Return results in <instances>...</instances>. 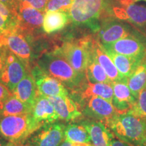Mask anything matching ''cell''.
Wrapping results in <instances>:
<instances>
[{
    "instance_id": "34",
    "label": "cell",
    "mask_w": 146,
    "mask_h": 146,
    "mask_svg": "<svg viewBox=\"0 0 146 146\" xmlns=\"http://www.w3.org/2000/svg\"><path fill=\"white\" fill-rule=\"evenodd\" d=\"M0 1L6 5L12 12L17 13V10L20 3V0H0Z\"/></svg>"
},
{
    "instance_id": "44",
    "label": "cell",
    "mask_w": 146,
    "mask_h": 146,
    "mask_svg": "<svg viewBox=\"0 0 146 146\" xmlns=\"http://www.w3.org/2000/svg\"><path fill=\"white\" fill-rule=\"evenodd\" d=\"M0 35H1V34H0Z\"/></svg>"
},
{
    "instance_id": "28",
    "label": "cell",
    "mask_w": 146,
    "mask_h": 146,
    "mask_svg": "<svg viewBox=\"0 0 146 146\" xmlns=\"http://www.w3.org/2000/svg\"><path fill=\"white\" fill-rule=\"evenodd\" d=\"M17 13L0 1V34L18 27Z\"/></svg>"
},
{
    "instance_id": "41",
    "label": "cell",
    "mask_w": 146,
    "mask_h": 146,
    "mask_svg": "<svg viewBox=\"0 0 146 146\" xmlns=\"http://www.w3.org/2000/svg\"><path fill=\"white\" fill-rule=\"evenodd\" d=\"M145 145H146V134H145Z\"/></svg>"
},
{
    "instance_id": "14",
    "label": "cell",
    "mask_w": 146,
    "mask_h": 146,
    "mask_svg": "<svg viewBox=\"0 0 146 146\" xmlns=\"http://www.w3.org/2000/svg\"><path fill=\"white\" fill-rule=\"evenodd\" d=\"M44 14V12L20 2L17 10L18 27L27 35L33 36L43 29Z\"/></svg>"
},
{
    "instance_id": "20",
    "label": "cell",
    "mask_w": 146,
    "mask_h": 146,
    "mask_svg": "<svg viewBox=\"0 0 146 146\" xmlns=\"http://www.w3.org/2000/svg\"><path fill=\"white\" fill-rule=\"evenodd\" d=\"M81 120L88 130L93 146H110L114 135L104 124L85 117Z\"/></svg>"
},
{
    "instance_id": "6",
    "label": "cell",
    "mask_w": 146,
    "mask_h": 146,
    "mask_svg": "<svg viewBox=\"0 0 146 146\" xmlns=\"http://www.w3.org/2000/svg\"><path fill=\"white\" fill-rule=\"evenodd\" d=\"M32 38L17 27L0 35V45L15 54L31 70L34 65L33 54L31 45Z\"/></svg>"
},
{
    "instance_id": "40",
    "label": "cell",
    "mask_w": 146,
    "mask_h": 146,
    "mask_svg": "<svg viewBox=\"0 0 146 146\" xmlns=\"http://www.w3.org/2000/svg\"><path fill=\"white\" fill-rule=\"evenodd\" d=\"M23 146H36V145H31V144H23Z\"/></svg>"
},
{
    "instance_id": "36",
    "label": "cell",
    "mask_w": 146,
    "mask_h": 146,
    "mask_svg": "<svg viewBox=\"0 0 146 146\" xmlns=\"http://www.w3.org/2000/svg\"><path fill=\"white\" fill-rule=\"evenodd\" d=\"M110 146H133L130 145V144L126 143V142H124L120 139H116L114 138L112 140V142H111Z\"/></svg>"
},
{
    "instance_id": "31",
    "label": "cell",
    "mask_w": 146,
    "mask_h": 146,
    "mask_svg": "<svg viewBox=\"0 0 146 146\" xmlns=\"http://www.w3.org/2000/svg\"><path fill=\"white\" fill-rule=\"evenodd\" d=\"M50 0H20V2L29 5L36 10L45 13L47 3Z\"/></svg>"
},
{
    "instance_id": "19",
    "label": "cell",
    "mask_w": 146,
    "mask_h": 146,
    "mask_svg": "<svg viewBox=\"0 0 146 146\" xmlns=\"http://www.w3.org/2000/svg\"><path fill=\"white\" fill-rule=\"evenodd\" d=\"M31 115L34 120L42 126L54 123L59 120L54 105L46 96L38 93L32 108Z\"/></svg>"
},
{
    "instance_id": "10",
    "label": "cell",
    "mask_w": 146,
    "mask_h": 146,
    "mask_svg": "<svg viewBox=\"0 0 146 146\" xmlns=\"http://www.w3.org/2000/svg\"><path fill=\"white\" fill-rule=\"evenodd\" d=\"M66 126V125L64 122L58 120L42 126L24 144L36 146H60L65 139Z\"/></svg>"
},
{
    "instance_id": "18",
    "label": "cell",
    "mask_w": 146,
    "mask_h": 146,
    "mask_svg": "<svg viewBox=\"0 0 146 146\" xmlns=\"http://www.w3.org/2000/svg\"><path fill=\"white\" fill-rule=\"evenodd\" d=\"M91 52L97 61L105 70L111 81H121L127 78L122 75L118 72L116 66L97 36H93L91 42Z\"/></svg>"
},
{
    "instance_id": "9",
    "label": "cell",
    "mask_w": 146,
    "mask_h": 146,
    "mask_svg": "<svg viewBox=\"0 0 146 146\" xmlns=\"http://www.w3.org/2000/svg\"><path fill=\"white\" fill-rule=\"evenodd\" d=\"M112 10L115 18L129 23L146 36V6L134 2L121 3L117 0Z\"/></svg>"
},
{
    "instance_id": "33",
    "label": "cell",
    "mask_w": 146,
    "mask_h": 146,
    "mask_svg": "<svg viewBox=\"0 0 146 146\" xmlns=\"http://www.w3.org/2000/svg\"><path fill=\"white\" fill-rule=\"evenodd\" d=\"M8 50L3 45H0V76L4 68L5 62H6L7 54Z\"/></svg>"
},
{
    "instance_id": "35",
    "label": "cell",
    "mask_w": 146,
    "mask_h": 146,
    "mask_svg": "<svg viewBox=\"0 0 146 146\" xmlns=\"http://www.w3.org/2000/svg\"><path fill=\"white\" fill-rule=\"evenodd\" d=\"M60 146H93V145L91 143H72L64 139Z\"/></svg>"
},
{
    "instance_id": "3",
    "label": "cell",
    "mask_w": 146,
    "mask_h": 146,
    "mask_svg": "<svg viewBox=\"0 0 146 146\" xmlns=\"http://www.w3.org/2000/svg\"><path fill=\"white\" fill-rule=\"evenodd\" d=\"M36 64L47 74L59 80L70 91L78 88L87 79L85 74L77 72L54 50L42 54Z\"/></svg>"
},
{
    "instance_id": "13",
    "label": "cell",
    "mask_w": 146,
    "mask_h": 146,
    "mask_svg": "<svg viewBox=\"0 0 146 146\" xmlns=\"http://www.w3.org/2000/svg\"><path fill=\"white\" fill-rule=\"evenodd\" d=\"M31 70L28 66L15 54L8 50L6 62L0 76V82L12 92L18 83Z\"/></svg>"
},
{
    "instance_id": "4",
    "label": "cell",
    "mask_w": 146,
    "mask_h": 146,
    "mask_svg": "<svg viewBox=\"0 0 146 146\" xmlns=\"http://www.w3.org/2000/svg\"><path fill=\"white\" fill-rule=\"evenodd\" d=\"M40 127L31 113L0 117V135L10 142L24 144Z\"/></svg>"
},
{
    "instance_id": "17",
    "label": "cell",
    "mask_w": 146,
    "mask_h": 146,
    "mask_svg": "<svg viewBox=\"0 0 146 146\" xmlns=\"http://www.w3.org/2000/svg\"><path fill=\"white\" fill-rule=\"evenodd\" d=\"M47 98L54 105L59 120L64 122H72L84 117L78 104L70 95Z\"/></svg>"
},
{
    "instance_id": "7",
    "label": "cell",
    "mask_w": 146,
    "mask_h": 146,
    "mask_svg": "<svg viewBox=\"0 0 146 146\" xmlns=\"http://www.w3.org/2000/svg\"><path fill=\"white\" fill-rule=\"evenodd\" d=\"M76 103L84 117L100 121L104 125L118 114L112 103L100 97L93 96Z\"/></svg>"
},
{
    "instance_id": "23",
    "label": "cell",
    "mask_w": 146,
    "mask_h": 146,
    "mask_svg": "<svg viewBox=\"0 0 146 146\" xmlns=\"http://www.w3.org/2000/svg\"><path fill=\"white\" fill-rule=\"evenodd\" d=\"M70 21L67 12L47 11L44 14L43 31L46 34H52L62 30Z\"/></svg>"
},
{
    "instance_id": "26",
    "label": "cell",
    "mask_w": 146,
    "mask_h": 146,
    "mask_svg": "<svg viewBox=\"0 0 146 146\" xmlns=\"http://www.w3.org/2000/svg\"><path fill=\"white\" fill-rule=\"evenodd\" d=\"M85 76H86L87 81L92 83H104L111 84L112 83L105 70L93 55L91 52V46L90 58H89L88 65L85 70Z\"/></svg>"
},
{
    "instance_id": "39",
    "label": "cell",
    "mask_w": 146,
    "mask_h": 146,
    "mask_svg": "<svg viewBox=\"0 0 146 146\" xmlns=\"http://www.w3.org/2000/svg\"><path fill=\"white\" fill-rule=\"evenodd\" d=\"M139 1H145L146 3V0H134V3L139 2Z\"/></svg>"
},
{
    "instance_id": "30",
    "label": "cell",
    "mask_w": 146,
    "mask_h": 146,
    "mask_svg": "<svg viewBox=\"0 0 146 146\" xmlns=\"http://www.w3.org/2000/svg\"><path fill=\"white\" fill-rule=\"evenodd\" d=\"M130 112L146 119V87L140 92L135 105Z\"/></svg>"
},
{
    "instance_id": "25",
    "label": "cell",
    "mask_w": 146,
    "mask_h": 146,
    "mask_svg": "<svg viewBox=\"0 0 146 146\" xmlns=\"http://www.w3.org/2000/svg\"><path fill=\"white\" fill-rule=\"evenodd\" d=\"M127 85L133 96L137 99L140 92L146 87V57L127 78Z\"/></svg>"
},
{
    "instance_id": "12",
    "label": "cell",
    "mask_w": 146,
    "mask_h": 146,
    "mask_svg": "<svg viewBox=\"0 0 146 146\" xmlns=\"http://www.w3.org/2000/svg\"><path fill=\"white\" fill-rule=\"evenodd\" d=\"M39 94L46 97L69 96L70 91L59 80L45 72L36 64L31 70Z\"/></svg>"
},
{
    "instance_id": "8",
    "label": "cell",
    "mask_w": 146,
    "mask_h": 146,
    "mask_svg": "<svg viewBox=\"0 0 146 146\" xmlns=\"http://www.w3.org/2000/svg\"><path fill=\"white\" fill-rule=\"evenodd\" d=\"M139 31L127 22L110 17L102 22L97 36L102 45L110 44Z\"/></svg>"
},
{
    "instance_id": "21",
    "label": "cell",
    "mask_w": 146,
    "mask_h": 146,
    "mask_svg": "<svg viewBox=\"0 0 146 146\" xmlns=\"http://www.w3.org/2000/svg\"><path fill=\"white\" fill-rule=\"evenodd\" d=\"M12 93L18 99L32 109L38 91L31 72L28 73L18 83Z\"/></svg>"
},
{
    "instance_id": "38",
    "label": "cell",
    "mask_w": 146,
    "mask_h": 146,
    "mask_svg": "<svg viewBox=\"0 0 146 146\" xmlns=\"http://www.w3.org/2000/svg\"><path fill=\"white\" fill-rule=\"evenodd\" d=\"M5 146H23V144L8 141V143L6 144V145H5Z\"/></svg>"
},
{
    "instance_id": "37",
    "label": "cell",
    "mask_w": 146,
    "mask_h": 146,
    "mask_svg": "<svg viewBox=\"0 0 146 146\" xmlns=\"http://www.w3.org/2000/svg\"><path fill=\"white\" fill-rule=\"evenodd\" d=\"M8 141L7 140H5L4 138L0 135V146H5L6 144L8 143Z\"/></svg>"
},
{
    "instance_id": "24",
    "label": "cell",
    "mask_w": 146,
    "mask_h": 146,
    "mask_svg": "<svg viewBox=\"0 0 146 146\" xmlns=\"http://www.w3.org/2000/svg\"><path fill=\"white\" fill-rule=\"evenodd\" d=\"M81 119L67 124L64 131L65 140L72 143H91L88 130Z\"/></svg>"
},
{
    "instance_id": "5",
    "label": "cell",
    "mask_w": 146,
    "mask_h": 146,
    "mask_svg": "<svg viewBox=\"0 0 146 146\" xmlns=\"http://www.w3.org/2000/svg\"><path fill=\"white\" fill-rule=\"evenodd\" d=\"M92 35L65 41L54 50L65 58L78 72L85 74L91 55Z\"/></svg>"
},
{
    "instance_id": "11",
    "label": "cell",
    "mask_w": 146,
    "mask_h": 146,
    "mask_svg": "<svg viewBox=\"0 0 146 146\" xmlns=\"http://www.w3.org/2000/svg\"><path fill=\"white\" fill-rule=\"evenodd\" d=\"M103 46L106 50L125 56L142 58L146 57V36L139 31Z\"/></svg>"
},
{
    "instance_id": "16",
    "label": "cell",
    "mask_w": 146,
    "mask_h": 146,
    "mask_svg": "<svg viewBox=\"0 0 146 146\" xmlns=\"http://www.w3.org/2000/svg\"><path fill=\"white\" fill-rule=\"evenodd\" d=\"M113 89L112 105L118 113H125L132 110L137 102L127 85V78L111 83Z\"/></svg>"
},
{
    "instance_id": "22",
    "label": "cell",
    "mask_w": 146,
    "mask_h": 146,
    "mask_svg": "<svg viewBox=\"0 0 146 146\" xmlns=\"http://www.w3.org/2000/svg\"><path fill=\"white\" fill-rule=\"evenodd\" d=\"M106 51L116 66L118 72L127 78L133 74L138 66L141 64L142 60L145 58L131 57L117 54L111 50H106Z\"/></svg>"
},
{
    "instance_id": "32",
    "label": "cell",
    "mask_w": 146,
    "mask_h": 146,
    "mask_svg": "<svg viewBox=\"0 0 146 146\" xmlns=\"http://www.w3.org/2000/svg\"><path fill=\"white\" fill-rule=\"evenodd\" d=\"M12 95V93L10 89L0 82V108Z\"/></svg>"
},
{
    "instance_id": "27",
    "label": "cell",
    "mask_w": 146,
    "mask_h": 146,
    "mask_svg": "<svg viewBox=\"0 0 146 146\" xmlns=\"http://www.w3.org/2000/svg\"><path fill=\"white\" fill-rule=\"evenodd\" d=\"M32 109L18 99L13 94L0 108V117L12 115H22L31 112Z\"/></svg>"
},
{
    "instance_id": "29",
    "label": "cell",
    "mask_w": 146,
    "mask_h": 146,
    "mask_svg": "<svg viewBox=\"0 0 146 146\" xmlns=\"http://www.w3.org/2000/svg\"><path fill=\"white\" fill-rule=\"evenodd\" d=\"M74 0H50L46 7L47 11H60L68 13Z\"/></svg>"
},
{
    "instance_id": "2",
    "label": "cell",
    "mask_w": 146,
    "mask_h": 146,
    "mask_svg": "<svg viewBox=\"0 0 146 146\" xmlns=\"http://www.w3.org/2000/svg\"><path fill=\"white\" fill-rule=\"evenodd\" d=\"M105 125L118 139L133 146H146V119L132 112H118Z\"/></svg>"
},
{
    "instance_id": "42",
    "label": "cell",
    "mask_w": 146,
    "mask_h": 146,
    "mask_svg": "<svg viewBox=\"0 0 146 146\" xmlns=\"http://www.w3.org/2000/svg\"><path fill=\"white\" fill-rule=\"evenodd\" d=\"M118 1H122V0H118ZM131 1H132V0H131Z\"/></svg>"
},
{
    "instance_id": "1",
    "label": "cell",
    "mask_w": 146,
    "mask_h": 146,
    "mask_svg": "<svg viewBox=\"0 0 146 146\" xmlns=\"http://www.w3.org/2000/svg\"><path fill=\"white\" fill-rule=\"evenodd\" d=\"M117 0H74L68 12L70 21L78 27H85L98 33L102 22L114 17L113 6Z\"/></svg>"
},
{
    "instance_id": "43",
    "label": "cell",
    "mask_w": 146,
    "mask_h": 146,
    "mask_svg": "<svg viewBox=\"0 0 146 146\" xmlns=\"http://www.w3.org/2000/svg\"><path fill=\"white\" fill-rule=\"evenodd\" d=\"M132 1H133V2H134V0H132Z\"/></svg>"
},
{
    "instance_id": "15",
    "label": "cell",
    "mask_w": 146,
    "mask_h": 146,
    "mask_svg": "<svg viewBox=\"0 0 146 146\" xmlns=\"http://www.w3.org/2000/svg\"><path fill=\"white\" fill-rule=\"evenodd\" d=\"M113 89L110 83H92L86 79L75 90L70 91V96L76 102L93 96L100 97L110 103L112 102Z\"/></svg>"
}]
</instances>
